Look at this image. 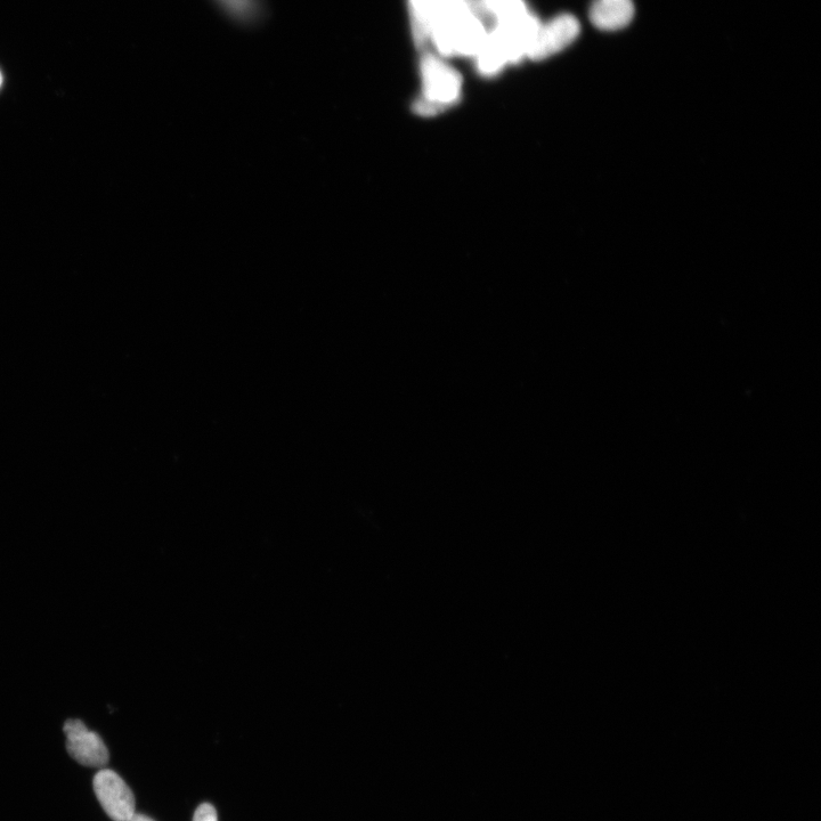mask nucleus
<instances>
[{"instance_id": "1", "label": "nucleus", "mask_w": 821, "mask_h": 821, "mask_svg": "<svg viewBox=\"0 0 821 821\" xmlns=\"http://www.w3.org/2000/svg\"><path fill=\"white\" fill-rule=\"evenodd\" d=\"M478 0L450 16L433 30L429 42L442 56H475L481 51L489 30Z\"/></svg>"}, {"instance_id": "2", "label": "nucleus", "mask_w": 821, "mask_h": 821, "mask_svg": "<svg viewBox=\"0 0 821 821\" xmlns=\"http://www.w3.org/2000/svg\"><path fill=\"white\" fill-rule=\"evenodd\" d=\"M420 69L424 85L421 99L416 104V110L420 115H437L441 110L459 101L462 91L460 73L440 56L425 54L422 56Z\"/></svg>"}, {"instance_id": "3", "label": "nucleus", "mask_w": 821, "mask_h": 821, "mask_svg": "<svg viewBox=\"0 0 821 821\" xmlns=\"http://www.w3.org/2000/svg\"><path fill=\"white\" fill-rule=\"evenodd\" d=\"M580 32L581 24L571 14L558 15L546 24L541 23L528 48L527 58L532 61L546 60L573 44Z\"/></svg>"}, {"instance_id": "4", "label": "nucleus", "mask_w": 821, "mask_h": 821, "mask_svg": "<svg viewBox=\"0 0 821 821\" xmlns=\"http://www.w3.org/2000/svg\"><path fill=\"white\" fill-rule=\"evenodd\" d=\"M94 791L113 821H128L136 812L132 790L115 771L101 769L94 777Z\"/></svg>"}, {"instance_id": "5", "label": "nucleus", "mask_w": 821, "mask_h": 821, "mask_svg": "<svg viewBox=\"0 0 821 821\" xmlns=\"http://www.w3.org/2000/svg\"><path fill=\"white\" fill-rule=\"evenodd\" d=\"M473 3L474 0H410L412 31L416 44L419 47L425 46L438 24Z\"/></svg>"}, {"instance_id": "6", "label": "nucleus", "mask_w": 821, "mask_h": 821, "mask_svg": "<svg viewBox=\"0 0 821 821\" xmlns=\"http://www.w3.org/2000/svg\"><path fill=\"white\" fill-rule=\"evenodd\" d=\"M67 750L70 757L85 767L102 768L109 762V751L103 739L95 731L89 730L83 721L65 722Z\"/></svg>"}, {"instance_id": "7", "label": "nucleus", "mask_w": 821, "mask_h": 821, "mask_svg": "<svg viewBox=\"0 0 821 821\" xmlns=\"http://www.w3.org/2000/svg\"><path fill=\"white\" fill-rule=\"evenodd\" d=\"M633 18V0H595L590 10L593 26L603 31L624 29Z\"/></svg>"}, {"instance_id": "8", "label": "nucleus", "mask_w": 821, "mask_h": 821, "mask_svg": "<svg viewBox=\"0 0 821 821\" xmlns=\"http://www.w3.org/2000/svg\"><path fill=\"white\" fill-rule=\"evenodd\" d=\"M483 15H490L495 23L517 18L528 12L524 0H478Z\"/></svg>"}, {"instance_id": "9", "label": "nucleus", "mask_w": 821, "mask_h": 821, "mask_svg": "<svg viewBox=\"0 0 821 821\" xmlns=\"http://www.w3.org/2000/svg\"><path fill=\"white\" fill-rule=\"evenodd\" d=\"M218 2L234 18L247 20L256 13L255 0H218Z\"/></svg>"}, {"instance_id": "10", "label": "nucleus", "mask_w": 821, "mask_h": 821, "mask_svg": "<svg viewBox=\"0 0 821 821\" xmlns=\"http://www.w3.org/2000/svg\"><path fill=\"white\" fill-rule=\"evenodd\" d=\"M193 821H218L216 809L209 803H203L195 811Z\"/></svg>"}, {"instance_id": "11", "label": "nucleus", "mask_w": 821, "mask_h": 821, "mask_svg": "<svg viewBox=\"0 0 821 821\" xmlns=\"http://www.w3.org/2000/svg\"><path fill=\"white\" fill-rule=\"evenodd\" d=\"M128 821H154V820L152 818L148 817V816H145V815H142V814H137V812H135L133 817L130 818Z\"/></svg>"}, {"instance_id": "12", "label": "nucleus", "mask_w": 821, "mask_h": 821, "mask_svg": "<svg viewBox=\"0 0 821 821\" xmlns=\"http://www.w3.org/2000/svg\"><path fill=\"white\" fill-rule=\"evenodd\" d=\"M2 81H3L2 75H0V86H2Z\"/></svg>"}]
</instances>
